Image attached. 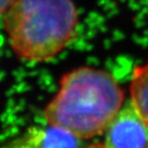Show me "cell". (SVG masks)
Segmentation results:
<instances>
[{"label":"cell","mask_w":148,"mask_h":148,"mask_svg":"<svg viewBox=\"0 0 148 148\" xmlns=\"http://www.w3.org/2000/svg\"><path fill=\"white\" fill-rule=\"evenodd\" d=\"M123 100L122 88L109 72L79 67L62 76L60 88L44 116L49 125L79 139H89L105 132Z\"/></svg>","instance_id":"obj_1"},{"label":"cell","mask_w":148,"mask_h":148,"mask_svg":"<svg viewBox=\"0 0 148 148\" xmlns=\"http://www.w3.org/2000/svg\"><path fill=\"white\" fill-rule=\"evenodd\" d=\"M2 16L10 48L26 62L54 59L78 33L79 15L72 0H14Z\"/></svg>","instance_id":"obj_2"},{"label":"cell","mask_w":148,"mask_h":148,"mask_svg":"<svg viewBox=\"0 0 148 148\" xmlns=\"http://www.w3.org/2000/svg\"><path fill=\"white\" fill-rule=\"evenodd\" d=\"M103 145L105 148H148V127L131 100L107 127Z\"/></svg>","instance_id":"obj_3"},{"label":"cell","mask_w":148,"mask_h":148,"mask_svg":"<svg viewBox=\"0 0 148 148\" xmlns=\"http://www.w3.org/2000/svg\"><path fill=\"white\" fill-rule=\"evenodd\" d=\"M79 139L58 127H33L6 148H79Z\"/></svg>","instance_id":"obj_4"},{"label":"cell","mask_w":148,"mask_h":148,"mask_svg":"<svg viewBox=\"0 0 148 148\" xmlns=\"http://www.w3.org/2000/svg\"><path fill=\"white\" fill-rule=\"evenodd\" d=\"M131 102L148 127V62L135 67L130 83Z\"/></svg>","instance_id":"obj_5"},{"label":"cell","mask_w":148,"mask_h":148,"mask_svg":"<svg viewBox=\"0 0 148 148\" xmlns=\"http://www.w3.org/2000/svg\"><path fill=\"white\" fill-rule=\"evenodd\" d=\"M14 0H0V2H1V6H0L1 14H4L5 13V11L9 8V6L14 3Z\"/></svg>","instance_id":"obj_6"},{"label":"cell","mask_w":148,"mask_h":148,"mask_svg":"<svg viewBox=\"0 0 148 148\" xmlns=\"http://www.w3.org/2000/svg\"><path fill=\"white\" fill-rule=\"evenodd\" d=\"M87 148H105V146L102 144H99V143H95V144L88 146Z\"/></svg>","instance_id":"obj_7"}]
</instances>
